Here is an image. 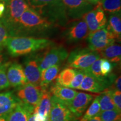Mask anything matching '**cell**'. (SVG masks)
I'll use <instances>...</instances> for the list:
<instances>
[{
  "mask_svg": "<svg viewBox=\"0 0 121 121\" xmlns=\"http://www.w3.org/2000/svg\"><path fill=\"white\" fill-rule=\"evenodd\" d=\"M55 26L37 12L29 7L22 15L9 35L10 37L40 35L47 33Z\"/></svg>",
  "mask_w": 121,
  "mask_h": 121,
  "instance_id": "6da1fadb",
  "label": "cell"
},
{
  "mask_svg": "<svg viewBox=\"0 0 121 121\" xmlns=\"http://www.w3.org/2000/svg\"><path fill=\"white\" fill-rule=\"evenodd\" d=\"M52 43V41L44 38L9 37L7 39L6 47L10 55L18 57L49 48Z\"/></svg>",
  "mask_w": 121,
  "mask_h": 121,
  "instance_id": "7a4b0ae2",
  "label": "cell"
},
{
  "mask_svg": "<svg viewBox=\"0 0 121 121\" xmlns=\"http://www.w3.org/2000/svg\"><path fill=\"white\" fill-rule=\"evenodd\" d=\"M29 8L55 25H65L69 21L61 0H25Z\"/></svg>",
  "mask_w": 121,
  "mask_h": 121,
  "instance_id": "3957f363",
  "label": "cell"
},
{
  "mask_svg": "<svg viewBox=\"0 0 121 121\" xmlns=\"http://www.w3.org/2000/svg\"><path fill=\"white\" fill-rule=\"evenodd\" d=\"M3 2L5 9L0 22L10 34L22 15L29 7L25 0H3Z\"/></svg>",
  "mask_w": 121,
  "mask_h": 121,
  "instance_id": "277c9868",
  "label": "cell"
},
{
  "mask_svg": "<svg viewBox=\"0 0 121 121\" xmlns=\"http://www.w3.org/2000/svg\"><path fill=\"white\" fill-rule=\"evenodd\" d=\"M100 57L99 52L92 51L89 48L78 49L69 54L67 65L72 69L85 70Z\"/></svg>",
  "mask_w": 121,
  "mask_h": 121,
  "instance_id": "5b68a950",
  "label": "cell"
},
{
  "mask_svg": "<svg viewBox=\"0 0 121 121\" xmlns=\"http://www.w3.org/2000/svg\"><path fill=\"white\" fill-rule=\"evenodd\" d=\"M84 72V78L78 90L94 93H100L109 88L115 80L114 75H109L104 78H98L85 71Z\"/></svg>",
  "mask_w": 121,
  "mask_h": 121,
  "instance_id": "8992f818",
  "label": "cell"
},
{
  "mask_svg": "<svg viewBox=\"0 0 121 121\" xmlns=\"http://www.w3.org/2000/svg\"><path fill=\"white\" fill-rule=\"evenodd\" d=\"M87 38L89 49L99 53L109 45L114 43L116 40L106 27L89 33Z\"/></svg>",
  "mask_w": 121,
  "mask_h": 121,
  "instance_id": "52a82bcc",
  "label": "cell"
},
{
  "mask_svg": "<svg viewBox=\"0 0 121 121\" xmlns=\"http://www.w3.org/2000/svg\"><path fill=\"white\" fill-rule=\"evenodd\" d=\"M69 21L81 19L85 14L93 9V6L85 0H61Z\"/></svg>",
  "mask_w": 121,
  "mask_h": 121,
  "instance_id": "ba28073f",
  "label": "cell"
},
{
  "mask_svg": "<svg viewBox=\"0 0 121 121\" xmlns=\"http://www.w3.org/2000/svg\"><path fill=\"white\" fill-rule=\"evenodd\" d=\"M69 56V53L61 46L53 47L48 49L40 59L39 69L40 71L47 68L56 65H60Z\"/></svg>",
  "mask_w": 121,
  "mask_h": 121,
  "instance_id": "9c48e42d",
  "label": "cell"
},
{
  "mask_svg": "<svg viewBox=\"0 0 121 121\" xmlns=\"http://www.w3.org/2000/svg\"><path fill=\"white\" fill-rule=\"evenodd\" d=\"M42 93V87L28 82L17 88L16 96L24 103L35 108L38 103Z\"/></svg>",
  "mask_w": 121,
  "mask_h": 121,
  "instance_id": "30bf717a",
  "label": "cell"
},
{
  "mask_svg": "<svg viewBox=\"0 0 121 121\" xmlns=\"http://www.w3.org/2000/svg\"><path fill=\"white\" fill-rule=\"evenodd\" d=\"M89 33L84 20L80 19L72 22L65 30L63 36L69 43H76L86 38Z\"/></svg>",
  "mask_w": 121,
  "mask_h": 121,
  "instance_id": "8fae6325",
  "label": "cell"
},
{
  "mask_svg": "<svg viewBox=\"0 0 121 121\" xmlns=\"http://www.w3.org/2000/svg\"><path fill=\"white\" fill-rule=\"evenodd\" d=\"M49 117L50 121H78L66 104L52 96Z\"/></svg>",
  "mask_w": 121,
  "mask_h": 121,
  "instance_id": "7c38bea8",
  "label": "cell"
},
{
  "mask_svg": "<svg viewBox=\"0 0 121 121\" xmlns=\"http://www.w3.org/2000/svg\"><path fill=\"white\" fill-rule=\"evenodd\" d=\"M82 18L86 24L90 33L104 28L107 23L104 11L98 4L97 7L85 14Z\"/></svg>",
  "mask_w": 121,
  "mask_h": 121,
  "instance_id": "4fadbf2b",
  "label": "cell"
},
{
  "mask_svg": "<svg viewBox=\"0 0 121 121\" xmlns=\"http://www.w3.org/2000/svg\"><path fill=\"white\" fill-rule=\"evenodd\" d=\"M41 57L33 54L28 57L24 63V71L27 81L29 83L40 85L41 71L39 69V62Z\"/></svg>",
  "mask_w": 121,
  "mask_h": 121,
  "instance_id": "5bb4252c",
  "label": "cell"
},
{
  "mask_svg": "<svg viewBox=\"0 0 121 121\" xmlns=\"http://www.w3.org/2000/svg\"><path fill=\"white\" fill-rule=\"evenodd\" d=\"M96 95L80 92L67 106L72 113L78 118L82 116Z\"/></svg>",
  "mask_w": 121,
  "mask_h": 121,
  "instance_id": "9a60e30c",
  "label": "cell"
},
{
  "mask_svg": "<svg viewBox=\"0 0 121 121\" xmlns=\"http://www.w3.org/2000/svg\"><path fill=\"white\" fill-rule=\"evenodd\" d=\"M6 75L10 86L18 88L28 83L22 65L17 62L10 63Z\"/></svg>",
  "mask_w": 121,
  "mask_h": 121,
  "instance_id": "2e32d148",
  "label": "cell"
},
{
  "mask_svg": "<svg viewBox=\"0 0 121 121\" xmlns=\"http://www.w3.org/2000/svg\"><path fill=\"white\" fill-rule=\"evenodd\" d=\"M52 96L68 106L78 92L69 87H64L57 84L51 85L49 89Z\"/></svg>",
  "mask_w": 121,
  "mask_h": 121,
  "instance_id": "e0dca14e",
  "label": "cell"
},
{
  "mask_svg": "<svg viewBox=\"0 0 121 121\" xmlns=\"http://www.w3.org/2000/svg\"><path fill=\"white\" fill-rule=\"evenodd\" d=\"M22 101L11 91L0 93V115L11 112Z\"/></svg>",
  "mask_w": 121,
  "mask_h": 121,
  "instance_id": "ac0fdd59",
  "label": "cell"
},
{
  "mask_svg": "<svg viewBox=\"0 0 121 121\" xmlns=\"http://www.w3.org/2000/svg\"><path fill=\"white\" fill-rule=\"evenodd\" d=\"M34 108L21 102L9 113L7 121H28Z\"/></svg>",
  "mask_w": 121,
  "mask_h": 121,
  "instance_id": "d6986e66",
  "label": "cell"
},
{
  "mask_svg": "<svg viewBox=\"0 0 121 121\" xmlns=\"http://www.w3.org/2000/svg\"><path fill=\"white\" fill-rule=\"evenodd\" d=\"M52 107V95L47 88H42V93L38 103L34 109L33 113L44 117L49 116Z\"/></svg>",
  "mask_w": 121,
  "mask_h": 121,
  "instance_id": "ffe728a7",
  "label": "cell"
},
{
  "mask_svg": "<svg viewBox=\"0 0 121 121\" xmlns=\"http://www.w3.org/2000/svg\"><path fill=\"white\" fill-rule=\"evenodd\" d=\"M105 27L113 34L116 40L120 41L121 37V11L110 13Z\"/></svg>",
  "mask_w": 121,
  "mask_h": 121,
  "instance_id": "44dd1931",
  "label": "cell"
},
{
  "mask_svg": "<svg viewBox=\"0 0 121 121\" xmlns=\"http://www.w3.org/2000/svg\"><path fill=\"white\" fill-rule=\"evenodd\" d=\"M60 71V65H54L42 70L40 75V86L42 88H48V86L56 79Z\"/></svg>",
  "mask_w": 121,
  "mask_h": 121,
  "instance_id": "7402d4cb",
  "label": "cell"
},
{
  "mask_svg": "<svg viewBox=\"0 0 121 121\" xmlns=\"http://www.w3.org/2000/svg\"><path fill=\"white\" fill-rule=\"evenodd\" d=\"M100 56L113 63H119L121 60V46L113 43L99 52Z\"/></svg>",
  "mask_w": 121,
  "mask_h": 121,
  "instance_id": "603a6c76",
  "label": "cell"
},
{
  "mask_svg": "<svg viewBox=\"0 0 121 121\" xmlns=\"http://www.w3.org/2000/svg\"><path fill=\"white\" fill-rule=\"evenodd\" d=\"M100 112L117 109L112 96V89L108 88L98 95Z\"/></svg>",
  "mask_w": 121,
  "mask_h": 121,
  "instance_id": "cb8c5ba5",
  "label": "cell"
},
{
  "mask_svg": "<svg viewBox=\"0 0 121 121\" xmlns=\"http://www.w3.org/2000/svg\"><path fill=\"white\" fill-rule=\"evenodd\" d=\"M76 72V69H75L71 67L65 68L57 76L56 84L64 87H69Z\"/></svg>",
  "mask_w": 121,
  "mask_h": 121,
  "instance_id": "d4e9b609",
  "label": "cell"
},
{
  "mask_svg": "<svg viewBox=\"0 0 121 121\" xmlns=\"http://www.w3.org/2000/svg\"><path fill=\"white\" fill-rule=\"evenodd\" d=\"M85 113L79 118V121H88L89 119L97 116L100 112V108L98 99V96H96L94 99L93 103L91 104Z\"/></svg>",
  "mask_w": 121,
  "mask_h": 121,
  "instance_id": "484cf974",
  "label": "cell"
},
{
  "mask_svg": "<svg viewBox=\"0 0 121 121\" xmlns=\"http://www.w3.org/2000/svg\"><path fill=\"white\" fill-rule=\"evenodd\" d=\"M104 11L113 13L121 11V0H100L98 4Z\"/></svg>",
  "mask_w": 121,
  "mask_h": 121,
  "instance_id": "4316f807",
  "label": "cell"
},
{
  "mask_svg": "<svg viewBox=\"0 0 121 121\" xmlns=\"http://www.w3.org/2000/svg\"><path fill=\"white\" fill-rule=\"evenodd\" d=\"M103 121H120L121 112L117 109L100 112L98 115Z\"/></svg>",
  "mask_w": 121,
  "mask_h": 121,
  "instance_id": "83f0119b",
  "label": "cell"
},
{
  "mask_svg": "<svg viewBox=\"0 0 121 121\" xmlns=\"http://www.w3.org/2000/svg\"><path fill=\"white\" fill-rule=\"evenodd\" d=\"M11 62H6L0 67V90L6 89L10 87L8 80H7L6 72L7 68Z\"/></svg>",
  "mask_w": 121,
  "mask_h": 121,
  "instance_id": "f1b7e54d",
  "label": "cell"
},
{
  "mask_svg": "<svg viewBox=\"0 0 121 121\" xmlns=\"http://www.w3.org/2000/svg\"><path fill=\"white\" fill-rule=\"evenodd\" d=\"M102 58H99L96 60L88 69H85L84 71L88 72L90 75H91L96 78H104V76H103L100 70V63L101 62H102Z\"/></svg>",
  "mask_w": 121,
  "mask_h": 121,
  "instance_id": "f546056e",
  "label": "cell"
},
{
  "mask_svg": "<svg viewBox=\"0 0 121 121\" xmlns=\"http://www.w3.org/2000/svg\"><path fill=\"white\" fill-rule=\"evenodd\" d=\"M84 75L85 72L84 70H81V69L77 70L76 69V72L75 76H74L73 80H72V82L69 85V88L72 89H78L80 85L82 82L83 78H84Z\"/></svg>",
  "mask_w": 121,
  "mask_h": 121,
  "instance_id": "4dcf8cb0",
  "label": "cell"
},
{
  "mask_svg": "<svg viewBox=\"0 0 121 121\" xmlns=\"http://www.w3.org/2000/svg\"><path fill=\"white\" fill-rule=\"evenodd\" d=\"M10 37L7 29L0 22V52L6 47L7 39Z\"/></svg>",
  "mask_w": 121,
  "mask_h": 121,
  "instance_id": "1f68e13d",
  "label": "cell"
},
{
  "mask_svg": "<svg viewBox=\"0 0 121 121\" xmlns=\"http://www.w3.org/2000/svg\"><path fill=\"white\" fill-rule=\"evenodd\" d=\"M113 69L112 63L105 58L102 59L100 63V70L103 76H107L110 75Z\"/></svg>",
  "mask_w": 121,
  "mask_h": 121,
  "instance_id": "d6a6232c",
  "label": "cell"
},
{
  "mask_svg": "<svg viewBox=\"0 0 121 121\" xmlns=\"http://www.w3.org/2000/svg\"><path fill=\"white\" fill-rule=\"evenodd\" d=\"M112 96L116 108L121 112V93L120 91L112 89Z\"/></svg>",
  "mask_w": 121,
  "mask_h": 121,
  "instance_id": "836d02e7",
  "label": "cell"
},
{
  "mask_svg": "<svg viewBox=\"0 0 121 121\" xmlns=\"http://www.w3.org/2000/svg\"><path fill=\"white\" fill-rule=\"evenodd\" d=\"M121 77L119 76L118 78L115 79L114 81L113 82V84L112 85V87L110 89H114V90H117L121 91Z\"/></svg>",
  "mask_w": 121,
  "mask_h": 121,
  "instance_id": "e575fe53",
  "label": "cell"
},
{
  "mask_svg": "<svg viewBox=\"0 0 121 121\" xmlns=\"http://www.w3.org/2000/svg\"><path fill=\"white\" fill-rule=\"evenodd\" d=\"M4 9H5V7H4V3L3 2V0H0V19L4 14Z\"/></svg>",
  "mask_w": 121,
  "mask_h": 121,
  "instance_id": "d590c367",
  "label": "cell"
},
{
  "mask_svg": "<svg viewBox=\"0 0 121 121\" xmlns=\"http://www.w3.org/2000/svg\"><path fill=\"white\" fill-rule=\"evenodd\" d=\"M6 57L3 54L0 53V67L4 64V63H6Z\"/></svg>",
  "mask_w": 121,
  "mask_h": 121,
  "instance_id": "8d00e7d4",
  "label": "cell"
},
{
  "mask_svg": "<svg viewBox=\"0 0 121 121\" xmlns=\"http://www.w3.org/2000/svg\"><path fill=\"white\" fill-rule=\"evenodd\" d=\"M9 113L0 115V121H7Z\"/></svg>",
  "mask_w": 121,
  "mask_h": 121,
  "instance_id": "74e56055",
  "label": "cell"
},
{
  "mask_svg": "<svg viewBox=\"0 0 121 121\" xmlns=\"http://www.w3.org/2000/svg\"><path fill=\"white\" fill-rule=\"evenodd\" d=\"M88 121H103L102 119L100 118L99 116H95L93 118L89 119Z\"/></svg>",
  "mask_w": 121,
  "mask_h": 121,
  "instance_id": "f35d334b",
  "label": "cell"
},
{
  "mask_svg": "<svg viewBox=\"0 0 121 121\" xmlns=\"http://www.w3.org/2000/svg\"><path fill=\"white\" fill-rule=\"evenodd\" d=\"M85 1H87L91 4H98L100 0H85Z\"/></svg>",
  "mask_w": 121,
  "mask_h": 121,
  "instance_id": "ab89813d",
  "label": "cell"
},
{
  "mask_svg": "<svg viewBox=\"0 0 121 121\" xmlns=\"http://www.w3.org/2000/svg\"><path fill=\"white\" fill-rule=\"evenodd\" d=\"M28 121H35L34 119V114L33 113L31 114H30V116L29 117Z\"/></svg>",
  "mask_w": 121,
  "mask_h": 121,
  "instance_id": "60d3db41",
  "label": "cell"
},
{
  "mask_svg": "<svg viewBox=\"0 0 121 121\" xmlns=\"http://www.w3.org/2000/svg\"><path fill=\"white\" fill-rule=\"evenodd\" d=\"M44 121H49V116H48V117H46V118H45V119Z\"/></svg>",
  "mask_w": 121,
  "mask_h": 121,
  "instance_id": "b9f144b4",
  "label": "cell"
},
{
  "mask_svg": "<svg viewBox=\"0 0 121 121\" xmlns=\"http://www.w3.org/2000/svg\"></svg>",
  "mask_w": 121,
  "mask_h": 121,
  "instance_id": "7bdbcfd3",
  "label": "cell"
}]
</instances>
